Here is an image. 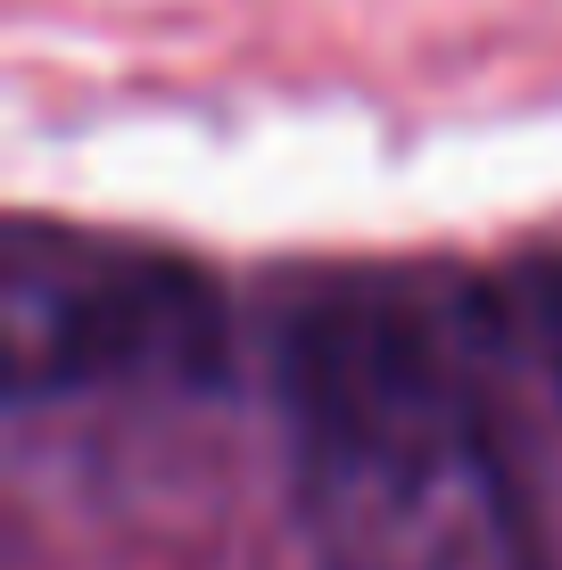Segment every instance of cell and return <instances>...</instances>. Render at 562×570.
I'll return each mask as SVG.
<instances>
[{"instance_id":"cell-2","label":"cell","mask_w":562,"mask_h":570,"mask_svg":"<svg viewBox=\"0 0 562 570\" xmlns=\"http://www.w3.org/2000/svg\"><path fill=\"white\" fill-rule=\"evenodd\" d=\"M0 364L17 405L125 381H216L224 298L174 248L17 224L0 257Z\"/></svg>"},{"instance_id":"cell-1","label":"cell","mask_w":562,"mask_h":570,"mask_svg":"<svg viewBox=\"0 0 562 570\" xmlns=\"http://www.w3.org/2000/svg\"><path fill=\"white\" fill-rule=\"evenodd\" d=\"M298 521L323 570H538L496 282L332 273L274 323Z\"/></svg>"}]
</instances>
